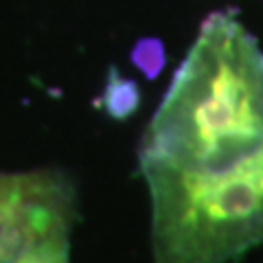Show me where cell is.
I'll use <instances>...</instances> for the list:
<instances>
[{
	"mask_svg": "<svg viewBox=\"0 0 263 263\" xmlns=\"http://www.w3.org/2000/svg\"><path fill=\"white\" fill-rule=\"evenodd\" d=\"M154 263H230L263 243V51L204 20L145 129Z\"/></svg>",
	"mask_w": 263,
	"mask_h": 263,
	"instance_id": "obj_1",
	"label": "cell"
}]
</instances>
